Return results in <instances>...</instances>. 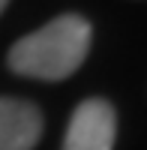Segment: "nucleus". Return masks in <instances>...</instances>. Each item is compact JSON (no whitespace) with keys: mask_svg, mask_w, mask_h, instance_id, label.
<instances>
[{"mask_svg":"<svg viewBox=\"0 0 147 150\" xmlns=\"http://www.w3.org/2000/svg\"><path fill=\"white\" fill-rule=\"evenodd\" d=\"M6 3H9V0H0V12H3V9H6Z\"/></svg>","mask_w":147,"mask_h":150,"instance_id":"obj_4","label":"nucleus"},{"mask_svg":"<svg viewBox=\"0 0 147 150\" xmlns=\"http://www.w3.org/2000/svg\"><path fill=\"white\" fill-rule=\"evenodd\" d=\"M117 111L108 99L90 96L72 111L63 150H114Z\"/></svg>","mask_w":147,"mask_h":150,"instance_id":"obj_2","label":"nucleus"},{"mask_svg":"<svg viewBox=\"0 0 147 150\" xmlns=\"http://www.w3.org/2000/svg\"><path fill=\"white\" fill-rule=\"evenodd\" d=\"M42 138V114L27 99L0 96V150H33Z\"/></svg>","mask_w":147,"mask_h":150,"instance_id":"obj_3","label":"nucleus"},{"mask_svg":"<svg viewBox=\"0 0 147 150\" xmlns=\"http://www.w3.org/2000/svg\"><path fill=\"white\" fill-rule=\"evenodd\" d=\"M93 27L81 15H60L9 48V69L24 78L63 81L87 60Z\"/></svg>","mask_w":147,"mask_h":150,"instance_id":"obj_1","label":"nucleus"}]
</instances>
